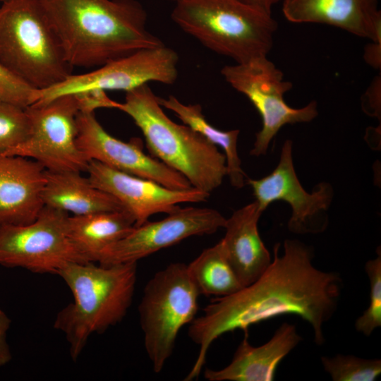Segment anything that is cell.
<instances>
[{
    "label": "cell",
    "mask_w": 381,
    "mask_h": 381,
    "mask_svg": "<svg viewBox=\"0 0 381 381\" xmlns=\"http://www.w3.org/2000/svg\"><path fill=\"white\" fill-rule=\"evenodd\" d=\"M0 92L3 102L27 108L38 100L35 89L0 65Z\"/></svg>",
    "instance_id": "27"
},
{
    "label": "cell",
    "mask_w": 381,
    "mask_h": 381,
    "mask_svg": "<svg viewBox=\"0 0 381 381\" xmlns=\"http://www.w3.org/2000/svg\"><path fill=\"white\" fill-rule=\"evenodd\" d=\"M241 1L272 13V7L282 0H240Z\"/></svg>",
    "instance_id": "31"
},
{
    "label": "cell",
    "mask_w": 381,
    "mask_h": 381,
    "mask_svg": "<svg viewBox=\"0 0 381 381\" xmlns=\"http://www.w3.org/2000/svg\"><path fill=\"white\" fill-rule=\"evenodd\" d=\"M67 212L44 206L23 225L0 227V265L57 274L72 262H87L71 242Z\"/></svg>",
    "instance_id": "10"
},
{
    "label": "cell",
    "mask_w": 381,
    "mask_h": 381,
    "mask_svg": "<svg viewBox=\"0 0 381 381\" xmlns=\"http://www.w3.org/2000/svg\"><path fill=\"white\" fill-rule=\"evenodd\" d=\"M294 325L283 323L265 344L255 347L248 332L237 347L231 362L220 370L206 369L209 381H272L282 361L301 341Z\"/></svg>",
    "instance_id": "18"
},
{
    "label": "cell",
    "mask_w": 381,
    "mask_h": 381,
    "mask_svg": "<svg viewBox=\"0 0 381 381\" xmlns=\"http://www.w3.org/2000/svg\"><path fill=\"white\" fill-rule=\"evenodd\" d=\"M368 260L365 265V272L370 280V304L365 311L357 318L355 328L365 336L381 326V255Z\"/></svg>",
    "instance_id": "26"
},
{
    "label": "cell",
    "mask_w": 381,
    "mask_h": 381,
    "mask_svg": "<svg viewBox=\"0 0 381 381\" xmlns=\"http://www.w3.org/2000/svg\"><path fill=\"white\" fill-rule=\"evenodd\" d=\"M200 292L183 263H171L148 281L138 306L144 345L159 373L171 356L180 329L196 317Z\"/></svg>",
    "instance_id": "7"
},
{
    "label": "cell",
    "mask_w": 381,
    "mask_h": 381,
    "mask_svg": "<svg viewBox=\"0 0 381 381\" xmlns=\"http://www.w3.org/2000/svg\"><path fill=\"white\" fill-rule=\"evenodd\" d=\"M30 129V119L25 108L0 103V154L25 141Z\"/></svg>",
    "instance_id": "25"
},
{
    "label": "cell",
    "mask_w": 381,
    "mask_h": 381,
    "mask_svg": "<svg viewBox=\"0 0 381 381\" xmlns=\"http://www.w3.org/2000/svg\"><path fill=\"white\" fill-rule=\"evenodd\" d=\"M282 12L294 23L334 26L359 37L381 42L378 0H282Z\"/></svg>",
    "instance_id": "17"
},
{
    "label": "cell",
    "mask_w": 381,
    "mask_h": 381,
    "mask_svg": "<svg viewBox=\"0 0 381 381\" xmlns=\"http://www.w3.org/2000/svg\"><path fill=\"white\" fill-rule=\"evenodd\" d=\"M381 42H373L365 48L364 58L366 62L375 68H380L381 61Z\"/></svg>",
    "instance_id": "30"
},
{
    "label": "cell",
    "mask_w": 381,
    "mask_h": 381,
    "mask_svg": "<svg viewBox=\"0 0 381 381\" xmlns=\"http://www.w3.org/2000/svg\"><path fill=\"white\" fill-rule=\"evenodd\" d=\"M95 263L72 262L57 274L72 292L73 301L59 312L54 327L64 334L74 361L91 335L123 319L134 296L137 262Z\"/></svg>",
    "instance_id": "3"
},
{
    "label": "cell",
    "mask_w": 381,
    "mask_h": 381,
    "mask_svg": "<svg viewBox=\"0 0 381 381\" xmlns=\"http://www.w3.org/2000/svg\"><path fill=\"white\" fill-rule=\"evenodd\" d=\"M3 100H2V97H1V92H0V103L2 102Z\"/></svg>",
    "instance_id": "33"
},
{
    "label": "cell",
    "mask_w": 381,
    "mask_h": 381,
    "mask_svg": "<svg viewBox=\"0 0 381 381\" xmlns=\"http://www.w3.org/2000/svg\"><path fill=\"white\" fill-rule=\"evenodd\" d=\"M46 169L18 155L0 154V227L33 222L44 207Z\"/></svg>",
    "instance_id": "16"
},
{
    "label": "cell",
    "mask_w": 381,
    "mask_h": 381,
    "mask_svg": "<svg viewBox=\"0 0 381 381\" xmlns=\"http://www.w3.org/2000/svg\"><path fill=\"white\" fill-rule=\"evenodd\" d=\"M221 74L250 101L262 118V128L255 135L251 155H265L271 140L284 125L310 122L318 114L315 101L298 109L286 103L284 96L292 88V83L284 79L282 71L267 56L224 66Z\"/></svg>",
    "instance_id": "8"
},
{
    "label": "cell",
    "mask_w": 381,
    "mask_h": 381,
    "mask_svg": "<svg viewBox=\"0 0 381 381\" xmlns=\"http://www.w3.org/2000/svg\"><path fill=\"white\" fill-rule=\"evenodd\" d=\"M75 94L81 111L94 112L102 107L118 109L119 105V102L111 99L103 90H92Z\"/></svg>",
    "instance_id": "28"
},
{
    "label": "cell",
    "mask_w": 381,
    "mask_h": 381,
    "mask_svg": "<svg viewBox=\"0 0 381 381\" xmlns=\"http://www.w3.org/2000/svg\"><path fill=\"white\" fill-rule=\"evenodd\" d=\"M42 199L44 206L78 216L123 210L114 196L75 171L46 170Z\"/></svg>",
    "instance_id": "20"
},
{
    "label": "cell",
    "mask_w": 381,
    "mask_h": 381,
    "mask_svg": "<svg viewBox=\"0 0 381 381\" xmlns=\"http://www.w3.org/2000/svg\"><path fill=\"white\" fill-rule=\"evenodd\" d=\"M169 1H174L175 3H176V2H179V1H183V0H169Z\"/></svg>",
    "instance_id": "32"
},
{
    "label": "cell",
    "mask_w": 381,
    "mask_h": 381,
    "mask_svg": "<svg viewBox=\"0 0 381 381\" xmlns=\"http://www.w3.org/2000/svg\"><path fill=\"white\" fill-rule=\"evenodd\" d=\"M158 102L162 107L174 112L183 124L223 150L230 183L234 187L242 188L245 184L246 174L242 169L238 153L239 130L224 131L215 128L206 119L199 104H186L174 95H169L167 98L158 97Z\"/></svg>",
    "instance_id": "22"
},
{
    "label": "cell",
    "mask_w": 381,
    "mask_h": 381,
    "mask_svg": "<svg viewBox=\"0 0 381 381\" xmlns=\"http://www.w3.org/2000/svg\"><path fill=\"white\" fill-rule=\"evenodd\" d=\"M247 183L262 211L274 201L282 200L290 205L292 212L288 228L291 232L318 233L327 227L333 188L325 182L318 184L311 193L303 188L294 167L291 140L284 142L279 163L270 174L249 179Z\"/></svg>",
    "instance_id": "13"
},
{
    "label": "cell",
    "mask_w": 381,
    "mask_h": 381,
    "mask_svg": "<svg viewBox=\"0 0 381 381\" xmlns=\"http://www.w3.org/2000/svg\"><path fill=\"white\" fill-rule=\"evenodd\" d=\"M178 62L177 53L164 44L140 49L109 61L94 71L71 74L59 83L39 90L36 103L92 90L126 92L150 82L173 84L178 77Z\"/></svg>",
    "instance_id": "11"
},
{
    "label": "cell",
    "mask_w": 381,
    "mask_h": 381,
    "mask_svg": "<svg viewBox=\"0 0 381 381\" xmlns=\"http://www.w3.org/2000/svg\"><path fill=\"white\" fill-rule=\"evenodd\" d=\"M5 0H0V3L1 4L2 2H4Z\"/></svg>",
    "instance_id": "34"
},
{
    "label": "cell",
    "mask_w": 381,
    "mask_h": 381,
    "mask_svg": "<svg viewBox=\"0 0 381 381\" xmlns=\"http://www.w3.org/2000/svg\"><path fill=\"white\" fill-rule=\"evenodd\" d=\"M86 172L94 186L109 193L120 202L135 219V226L143 224L155 214H169L180 204L205 202L210 195L193 187L172 189L94 160L90 161Z\"/></svg>",
    "instance_id": "15"
},
{
    "label": "cell",
    "mask_w": 381,
    "mask_h": 381,
    "mask_svg": "<svg viewBox=\"0 0 381 381\" xmlns=\"http://www.w3.org/2000/svg\"><path fill=\"white\" fill-rule=\"evenodd\" d=\"M274 247V258L264 273L238 291L218 297L195 318L188 328L199 352L186 380L197 378L205 363L211 344L220 336L236 329L248 332L250 325L284 314L308 322L317 345L325 342L324 325L336 311L342 281L338 273L325 272L313 263L310 248L297 240H286Z\"/></svg>",
    "instance_id": "1"
},
{
    "label": "cell",
    "mask_w": 381,
    "mask_h": 381,
    "mask_svg": "<svg viewBox=\"0 0 381 381\" xmlns=\"http://www.w3.org/2000/svg\"><path fill=\"white\" fill-rule=\"evenodd\" d=\"M72 67L92 68L164 45L137 0H40Z\"/></svg>",
    "instance_id": "2"
},
{
    "label": "cell",
    "mask_w": 381,
    "mask_h": 381,
    "mask_svg": "<svg viewBox=\"0 0 381 381\" xmlns=\"http://www.w3.org/2000/svg\"><path fill=\"white\" fill-rule=\"evenodd\" d=\"M263 211L254 202L236 210L226 219L221 240L226 259L243 287L256 281L272 262L258 228Z\"/></svg>",
    "instance_id": "19"
},
{
    "label": "cell",
    "mask_w": 381,
    "mask_h": 381,
    "mask_svg": "<svg viewBox=\"0 0 381 381\" xmlns=\"http://www.w3.org/2000/svg\"><path fill=\"white\" fill-rule=\"evenodd\" d=\"M10 325V318L0 308V367L10 362L12 358L11 349L6 340Z\"/></svg>",
    "instance_id": "29"
},
{
    "label": "cell",
    "mask_w": 381,
    "mask_h": 381,
    "mask_svg": "<svg viewBox=\"0 0 381 381\" xmlns=\"http://www.w3.org/2000/svg\"><path fill=\"white\" fill-rule=\"evenodd\" d=\"M0 65L37 90L66 80L73 67L40 0H5L0 5Z\"/></svg>",
    "instance_id": "6"
},
{
    "label": "cell",
    "mask_w": 381,
    "mask_h": 381,
    "mask_svg": "<svg viewBox=\"0 0 381 381\" xmlns=\"http://www.w3.org/2000/svg\"><path fill=\"white\" fill-rule=\"evenodd\" d=\"M226 218L208 207L177 208L165 218L135 226L123 238L106 248L97 262L104 265L137 262L154 253L193 236L224 228Z\"/></svg>",
    "instance_id": "12"
},
{
    "label": "cell",
    "mask_w": 381,
    "mask_h": 381,
    "mask_svg": "<svg viewBox=\"0 0 381 381\" xmlns=\"http://www.w3.org/2000/svg\"><path fill=\"white\" fill-rule=\"evenodd\" d=\"M187 268L200 294L223 297L243 288L226 259L221 241L205 249Z\"/></svg>",
    "instance_id": "23"
},
{
    "label": "cell",
    "mask_w": 381,
    "mask_h": 381,
    "mask_svg": "<svg viewBox=\"0 0 381 381\" xmlns=\"http://www.w3.org/2000/svg\"><path fill=\"white\" fill-rule=\"evenodd\" d=\"M173 21L211 51L244 63L267 56L278 25L272 13L240 0H183Z\"/></svg>",
    "instance_id": "5"
},
{
    "label": "cell",
    "mask_w": 381,
    "mask_h": 381,
    "mask_svg": "<svg viewBox=\"0 0 381 381\" xmlns=\"http://www.w3.org/2000/svg\"><path fill=\"white\" fill-rule=\"evenodd\" d=\"M77 145L89 161L99 162L172 189L192 187L183 175L145 154L139 139L124 142L110 135L97 121L94 112L80 111L77 116Z\"/></svg>",
    "instance_id": "14"
},
{
    "label": "cell",
    "mask_w": 381,
    "mask_h": 381,
    "mask_svg": "<svg viewBox=\"0 0 381 381\" xmlns=\"http://www.w3.org/2000/svg\"><path fill=\"white\" fill-rule=\"evenodd\" d=\"M134 226L135 219L124 210L68 217L69 238L86 262H97L106 248Z\"/></svg>",
    "instance_id": "21"
},
{
    "label": "cell",
    "mask_w": 381,
    "mask_h": 381,
    "mask_svg": "<svg viewBox=\"0 0 381 381\" xmlns=\"http://www.w3.org/2000/svg\"><path fill=\"white\" fill-rule=\"evenodd\" d=\"M31 123L27 139L3 155L32 159L47 171H87L89 159L77 145L76 94H68L25 108Z\"/></svg>",
    "instance_id": "9"
},
{
    "label": "cell",
    "mask_w": 381,
    "mask_h": 381,
    "mask_svg": "<svg viewBox=\"0 0 381 381\" xmlns=\"http://www.w3.org/2000/svg\"><path fill=\"white\" fill-rule=\"evenodd\" d=\"M325 370L333 381H374L381 374L380 359H364L353 355L322 356Z\"/></svg>",
    "instance_id": "24"
},
{
    "label": "cell",
    "mask_w": 381,
    "mask_h": 381,
    "mask_svg": "<svg viewBox=\"0 0 381 381\" xmlns=\"http://www.w3.org/2000/svg\"><path fill=\"white\" fill-rule=\"evenodd\" d=\"M118 109L128 115L152 156L183 175L191 186L211 193L227 176L226 157L187 125L173 121L148 84L126 92Z\"/></svg>",
    "instance_id": "4"
}]
</instances>
